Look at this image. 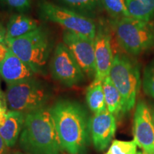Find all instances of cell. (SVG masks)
<instances>
[{
	"label": "cell",
	"mask_w": 154,
	"mask_h": 154,
	"mask_svg": "<svg viewBox=\"0 0 154 154\" xmlns=\"http://www.w3.org/2000/svg\"><path fill=\"white\" fill-rule=\"evenodd\" d=\"M62 149L69 154H86L91 143L90 117L81 103L60 99L49 108Z\"/></svg>",
	"instance_id": "1"
},
{
	"label": "cell",
	"mask_w": 154,
	"mask_h": 154,
	"mask_svg": "<svg viewBox=\"0 0 154 154\" xmlns=\"http://www.w3.org/2000/svg\"><path fill=\"white\" fill-rule=\"evenodd\" d=\"M21 149L28 154H62L52 116L45 107L25 114L19 138Z\"/></svg>",
	"instance_id": "2"
},
{
	"label": "cell",
	"mask_w": 154,
	"mask_h": 154,
	"mask_svg": "<svg viewBox=\"0 0 154 154\" xmlns=\"http://www.w3.org/2000/svg\"><path fill=\"white\" fill-rule=\"evenodd\" d=\"M9 49L26 63L36 74L47 75L54 49L51 34L43 26L21 37L6 40Z\"/></svg>",
	"instance_id": "3"
},
{
	"label": "cell",
	"mask_w": 154,
	"mask_h": 154,
	"mask_svg": "<svg viewBox=\"0 0 154 154\" xmlns=\"http://www.w3.org/2000/svg\"><path fill=\"white\" fill-rule=\"evenodd\" d=\"M117 43L127 54L136 57L154 48V25L132 17L109 20Z\"/></svg>",
	"instance_id": "4"
},
{
	"label": "cell",
	"mask_w": 154,
	"mask_h": 154,
	"mask_svg": "<svg viewBox=\"0 0 154 154\" xmlns=\"http://www.w3.org/2000/svg\"><path fill=\"white\" fill-rule=\"evenodd\" d=\"M109 76L121 94L123 113L128 112L135 106L140 86L137 61L126 53L117 52L113 57Z\"/></svg>",
	"instance_id": "5"
},
{
	"label": "cell",
	"mask_w": 154,
	"mask_h": 154,
	"mask_svg": "<svg viewBox=\"0 0 154 154\" xmlns=\"http://www.w3.org/2000/svg\"><path fill=\"white\" fill-rule=\"evenodd\" d=\"M5 94L9 109L25 114L44 108L51 98L48 86L36 77L7 84Z\"/></svg>",
	"instance_id": "6"
},
{
	"label": "cell",
	"mask_w": 154,
	"mask_h": 154,
	"mask_svg": "<svg viewBox=\"0 0 154 154\" xmlns=\"http://www.w3.org/2000/svg\"><path fill=\"white\" fill-rule=\"evenodd\" d=\"M37 5L38 14L44 20L56 23L65 29L94 39L97 23L94 19L83 16L48 0H40Z\"/></svg>",
	"instance_id": "7"
},
{
	"label": "cell",
	"mask_w": 154,
	"mask_h": 154,
	"mask_svg": "<svg viewBox=\"0 0 154 154\" xmlns=\"http://www.w3.org/2000/svg\"><path fill=\"white\" fill-rule=\"evenodd\" d=\"M50 70L54 79L66 87L82 84L86 77L70 50L63 42L58 43L54 49Z\"/></svg>",
	"instance_id": "8"
},
{
	"label": "cell",
	"mask_w": 154,
	"mask_h": 154,
	"mask_svg": "<svg viewBox=\"0 0 154 154\" xmlns=\"http://www.w3.org/2000/svg\"><path fill=\"white\" fill-rule=\"evenodd\" d=\"M62 42L68 47L86 77L94 79L96 75L95 51L94 39L64 29Z\"/></svg>",
	"instance_id": "9"
},
{
	"label": "cell",
	"mask_w": 154,
	"mask_h": 154,
	"mask_svg": "<svg viewBox=\"0 0 154 154\" xmlns=\"http://www.w3.org/2000/svg\"><path fill=\"white\" fill-rule=\"evenodd\" d=\"M96 75L94 80L102 82L109 75L113 56L111 47V29L109 21L100 19L94 39Z\"/></svg>",
	"instance_id": "10"
},
{
	"label": "cell",
	"mask_w": 154,
	"mask_h": 154,
	"mask_svg": "<svg viewBox=\"0 0 154 154\" xmlns=\"http://www.w3.org/2000/svg\"><path fill=\"white\" fill-rule=\"evenodd\" d=\"M134 140L146 154H154V124L152 113L146 102L136 105L133 126Z\"/></svg>",
	"instance_id": "11"
},
{
	"label": "cell",
	"mask_w": 154,
	"mask_h": 154,
	"mask_svg": "<svg viewBox=\"0 0 154 154\" xmlns=\"http://www.w3.org/2000/svg\"><path fill=\"white\" fill-rule=\"evenodd\" d=\"M116 130V117L107 110L94 114L90 119L91 140L95 149L103 151L107 149Z\"/></svg>",
	"instance_id": "12"
},
{
	"label": "cell",
	"mask_w": 154,
	"mask_h": 154,
	"mask_svg": "<svg viewBox=\"0 0 154 154\" xmlns=\"http://www.w3.org/2000/svg\"><path fill=\"white\" fill-rule=\"evenodd\" d=\"M35 75L33 70L10 49L0 62V76L7 84L34 78Z\"/></svg>",
	"instance_id": "13"
},
{
	"label": "cell",
	"mask_w": 154,
	"mask_h": 154,
	"mask_svg": "<svg viewBox=\"0 0 154 154\" xmlns=\"http://www.w3.org/2000/svg\"><path fill=\"white\" fill-rule=\"evenodd\" d=\"M25 113L9 110L0 124V135L9 148L13 147L19 139L24 124Z\"/></svg>",
	"instance_id": "14"
},
{
	"label": "cell",
	"mask_w": 154,
	"mask_h": 154,
	"mask_svg": "<svg viewBox=\"0 0 154 154\" xmlns=\"http://www.w3.org/2000/svg\"><path fill=\"white\" fill-rule=\"evenodd\" d=\"M39 26L38 21L25 15L16 13L9 19L7 26L6 40L13 39L27 34Z\"/></svg>",
	"instance_id": "15"
},
{
	"label": "cell",
	"mask_w": 154,
	"mask_h": 154,
	"mask_svg": "<svg viewBox=\"0 0 154 154\" xmlns=\"http://www.w3.org/2000/svg\"><path fill=\"white\" fill-rule=\"evenodd\" d=\"M62 6L89 18L94 19L102 11L100 0H54Z\"/></svg>",
	"instance_id": "16"
},
{
	"label": "cell",
	"mask_w": 154,
	"mask_h": 154,
	"mask_svg": "<svg viewBox=\"0 0 154 154\" xmlns=\"http://www.w3.org/2000/svg\"><path fill=\"white\" fill-rule=\"evenodd\" d=\"M107 111L115 117H119L123 113V103L121 94L109 76L102 82Z\"/></svg>",
	"instance_id": "17"
},
{
	"label": "cell",
	"mask_w": 154,
	"mask_h": 154,
	"mask_svg": "<svg viewBox=\"0 0 154 154\" xmlns=\"http://www.w3.org/2000/svg\"><path fill=\"white\" fill-rule=\"evenodd\" d=\"M86 101L89 109L94 114L107 110L102 82L93 80L86 89Z\"/></svg>",
	"instance_id": "18"
},
{
	"label": "cell",
	"mask_w": 154,
	"mask_h": 154,
	"mask_svg": "<svg viewBox=\"0 0 154 154\" xmlns=\"http://www.w3.org/2000/svg\"><path fill=\"white\" fill-rule=\"evenodd\" d=\"M130 17L150 22L154 17V0H126Z\"/></svg>",
	"instance_id": "19"
},
{
	"label": "cell",
	"mask_w": 154,
	"mask_h": 154,
	"mask_svg": "<svg viewBox=\"0 0 154 154\" xmlns=\"http://www.w3.org/2000/svg\"><path fill=\"white\" fill-rule=\"evenodd\" d=\"M100 2L111 19L130 17L126 0H100Z\"/></svg>",
	"instance_id": "20"
},
{
	"label": "cell",
	"mask_w": 154,
	"mask_h": 154,
	"mask_svg": "<svg viewBox=\"0 0 154 154\" xmlns=\"http://www.w3.org/2000/svg\"><path fill=\"white\" fill-rule=\"evenodd\" d=\"M137 144L133 140H114L106 154H135Z\"/></svg>",
	"instance_id": "21"
},
{
	"label": "cell",
	"mask_w": 154,
	"mask_h": 154,
	"mask_svg": "<svg viewBox=\"0 0 154 154\" xmlns=\"http://www.w3.org/2000/svg\"><path fill=\"white\" fill-rule=\"evenodd\" d=\"M142 85L144 92L154 99V59L144 69Z\"/></svg>",
	"instance_id": "22"
},
{
	"label": "cell",
	"mask_w": 154,
	"mask_h": 154,
	"mask_svg": "<svg viewBox=\"0 0 154 154\" xmlns=\"http://www.w3.org/2000/svg\"><path fill=\"white\" fill-rule=\"evenodd\" d=\"M0 5L17 13L24 14L29 10L32 0H0Z\"/></svg>",
	"instance_id": "23"
},
{
	"label": "cell",
	"mask_w": 154,
	"mask_h": 154,
	"mask_svg": "<svg viewBox=\"0 0 154 154\" xmlns=\"http://www.w3.org/2000/svg\"><path fill=\"white\" fill-rule=\"evenodd\" d=\"M8 111L6 94L4 93L1 88V81H0V124L4 121L5 116Z\"/></svg>",
	"instance_id": "24"
},
{
	"label": "cell",
	"mask_w": 154,
	"mask_h": 154,
	"mask_svg": "<svg viewBox=\"0 0 154 154\" xmlns=\"http://www.w3.org/2000/svg\"><path fill=\"white\" fill-rule=\"evenodd\" d=\"M9 47L6 42L0 43V62L5 59L7 52L9 51Z\"/></svg>",
	"instance_id": "25"
},
{
	"label": "cell",
	"mask_w": 154,
	"mask_h": 154,
	"mask_svg": "<svg viewBox=\"0 0 154 154\" xmlns=\"http://www.w3.org/2000/svg\"><path fill=\"white\" fill-rule=\"evenodd\" d=\"M8 146L6 144L5 140L0 135V154H7L8 153Z\"/></svg>",
	"instance_id": "26"
},
{
	"label": "cell",
	"mask_w": 154,
	"mask_h": 154,
	"mask_svg": "<svg viewBox=\"0 0 154 154\" xmlns=\"http://www.w3.org/2000/svg\"><path fill=\"white\" fill-rule=\"evenodd\" d=\"M6 35H7V30L0 25V43L6 42Z\"/></svg>",
	"instance_id": "27"
},
{
	"label": "cell",
	"mask_w": 154,
	"mask_h": 154,
	"mask_svg": "<svg viewBox=\"0 0 154 154\" xmlns=\"http://www.w3.org/2000/svg\"><path fill=\"white\" fill-rule=\"evenodd\" d=\"M151 113H152V118H153V124H154V108H153V109H152Z\"/></svg>",
	"instance_id": "28"
},
{
	"label": "cell",
	"mask_w": 154,
	"mask_h": 154,
	"mask_svg": "<svg viewBox=\"0 0 154 154\" xmlns=\"http://www.w3.org/2000/svg\"><path fill=\"white\" fill-rule=\"evenodd\" d=\"M135 154H146V153H144L143 151H142V152L141 151H138V152H136V153Z\"/></svg>",
	"instance_id": "29"
},
{
	"label": "cell",
	"mask_w": 154,
	"mask_h": 154,
	"mask_svg": "<svg viewBox=\"0 0 154 154\" xmlns=\"http://www.w3.org/2000/svg\"><path fill=\"white\" fill-rule=\"evenodd\" d=\"M16 154H22V153H16Z\"/></svg>",
	"instance_id": "30"
}]
</instances>
